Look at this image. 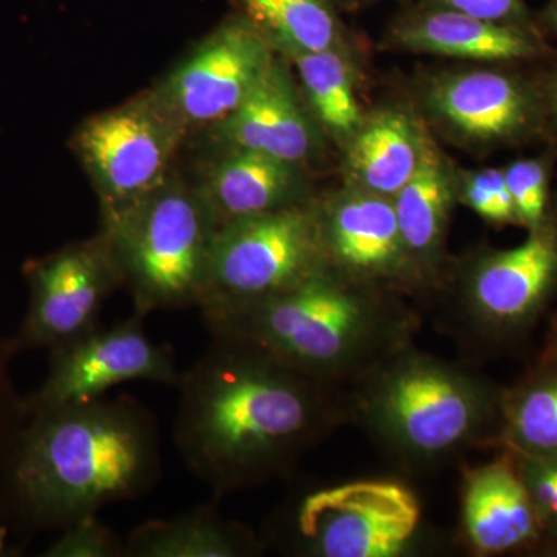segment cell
I'll return each instance as SVG.
<instances>
[{
	"instance_id": "1",
	"label": "cell",
	"mask_w": 557,
	"mask_h": 557,
	"mask_svg": "<svg viewBox=\"0 0 557 557\" xmlns=\"http://www.w3.org/2000/svg\"><path fill=\"white\" fill-rule=\"evenodd\" d=\"M177 391L175 446L219 497L285 478L347 416L338 387L222 336Z\"/></svg>"
},
{
	"instance_id": "2",
	"label": "cell",
	"mask_w": 557,
	"mask_h": 557,
	"mask_svg": "<svg viewBox=\"0 0 557 557\" xmlns=\"http://www.w3.org/2000/svg\"><path fill=\"white\" fill-rule=\"evenodd\" d=\"M161 478L159 423L137 398L35 410L0 443V519L24 536L61 531Z\"/></svg>"
},
{
	"instance_id": "3",
	"label": "cell",
	"mask_w": 557,
	"mask_h": 557,
	"mask_svg": "<svg viewBox=\"0 0 557 557\" xmlns=\"http://www.w3.org/2000/svg\"><path fill=\"white\" fill-rule=\"evenodd\" d=\"M388 292L327 269L282 295L203 321L211 336L242 341L339 387L412 346L416 314Z\"/></svg>"
},
{
	"instance_id": "4",
	"label": "cell",
	"mask_w": 557,
	"mask_h": 557,
	"mask_svg": "<svg viewBox=\"0 0 557 557\" xmlns=\"http://www.w3.org/2000/svg\"><path fill=\"white\" fill-rule=\"evenodd\" d=\"M350 413L408 468H432L493 438L502 395L493 384L413 346L354 384Z\"/></svg>"
},
{
	"instance_id": "5",
	"label": "cell",
	"mask_w": 557,
	"mask_h": 557,
	"mask_svg": "<svg viewBox=\"0 0 557 557\" xmlns=\"http://www.w3.org/2000/svg\"><path fill=\"white\" fill-rule=\"evenodd\" d=\"M218 228L199 188L170 177L100 230L115 249L135 313L199 309Z\"/></svg>"
},
{
	"instance_id": "6",
	"label": "cell",
	"mask_w": 557,
	"mask_h": 557,
	"mask_svg": "<svg viewBox=\"0 0 557 557\" xmlns=\"http://www.w3.org/2000/svg\"><path fill=\"white\" fill-rule=\"evenodd\" d=\"M327 269L318 201L233 220L212 240L201 317L282 295Z\"/></svg>"
},
{
	"instance_id": "7",
	"label": "cell",
	"mask_w": 557,
	"mask_h": 557,
	"mask_svg": "<svg viewBox=\"0 0 557 557\" xmlns=\"http://www.w3.org/2000/svg\"><path fill=\"white\" fill-rule=\"evenodd\" d=\"M186 131L153 90L81 124L72 145L100 199L101 228L171 177Z\"/></svg>"
},
{
	"instance_id": "8",
	"label": "cell",
	"mask_w": 557,
	"mask_h": 557,
	"mask_svg": "<svg viewBox=\"0 0 557 557\" xmlns=\"http://www.w3.org/2000/svg\"><path fill=\"white\" fill-rule=\"evenodd\" d=\"M421 525L416 494L391 480L319 487L299 498L288 520L293 552L314 557H397Z\"/></svg>"
},
{
	"instance_id": "9",
	"label": "cell",
	"mask_w": 557,
	"mask_h": 557,
	"mask_svg": "<svg viewBox=\"0 0 557 557\" xmlns=\"http://www.w3.org/2000/svg\"><path fill=\"white\" fill-rule=\"evenodd\" d=\"M28 309L11 336L14 355L53 350L100 325L110 296L124 287L108 234L73 242L24 263Z\"/></svg>"
},
{
	"instance_id": "10",
	"label": "cell",
	"mask_w": 557,
	"mask_h": 557,
	"mask_svg": "<svg viewBox=\"0 0 557 557\" xmlns=\"http://www.w3.org/2000/svg\"><path fill=\"white\" fill-rule=\"evenodd\" d=\"M146 318L132 313L112 327L98 325L86 335L49 351V372L25 397L27 413L106 397L110 388L148 381L177 391L183 372L170 347L145 329Z\"/></svg>"
},
{
	"instance_id": "11",
	"label": "cell",
	"mask_w": 557,
	"mask_h": 557,
	"mask_svg": "<svg viewBox=\"0 0 557 557\" xmlns=\"http://www.w3.org/2000/svg\"><path fill=\"white\" fill-rule=\"evenodd\" d=\"M424 109L461 145L505 148L547 135L539 81L500 69H472L432 76L423 90Z\"/></svg>"
},
{
	"instance_id": "12",
	"label": "cell",
	"mask_w": 557,
	"mask_h": 557,
	"mask_svg": "<svg viewBox=\"0 0 557 557\" xmlns=\"http://www.w3.org/2000/svg\"><path fill=\"white\" fill-rule=\"evenodd\" d=\"M273 61L269 42L236 14L201 40L153 91L186 129L218 126L247 100Z\"/></svg>"
},
{
	"instance_id": "13",
	"label": "cell",
	"mask_w": 557,
	"mask_h": 557,
	"mask_svg": "<svg viewBox=\"0 0 557 557\" xmlns=\"http://www.w3.org/2000/svg\"><path fill=\"white\" fill-rule=\"evenodd\" d=\"M557 288V222L545 220L518 247L485 252L460 287L461 317L482 333L508 332L533 321Z\"/></svg>"
},
{
	"instance_id": "14",
	"label": "cell",
	"mask_w": 557,
	"mask_h": 557,
	"mask_svg": "<svg viewBox=\"0 0 557 557\" xmlns=\"http://www.w3.org/2000/svg\"><path fill=\"white\" fill-rule=\"evenodd\" d=\"M318 205L330 269L388 289L420 282L392 199L346 186Z\"/></svg>"
},
{
	"instance_id": "15",
	"label": "cell",
	"mask_w": 557,
	"mask_h": 557,
	"mask_svg": "<svg viewBox=\"0 0 557 557\" xmlns=\"http://www.w3.org/2000/svg\"><path fill=\"white\" fill-rule=\"evenodd\" d=\"M215 127L226 149H245L302 166L318 152L317 121L288 70L276 60L236 112Z\"/></svg>"
},
{
	"instance_id": "16",
	"label": "cell",
	"mask_w": 557,
	"mask_h": 557,
	"mask_svg": "<svg viewBox=\"0 0 557 557\" xmlns=\"http://www.w3.org/2000/svg\"><path fill=\"white\" fill-rule=\"evenodd\" d=\"M391 42L412 53L478 62L539 60L548 53L537 28L478 20L431 5L392 28Z\"/></svg>"
},
{
	"instance_id": "17",
	"label": "cell",
	"mask_w": 557,
	"mask_h": 557,
	"mask_svg": "<svg viewBox=\"0 0 557 557\" xmlns=\"http://www.w3.org/2000/svg\"><path fill=\"white\" fill-rule=\"evenodd\" d=\"M465 536L483 556L504 555L541 534L544 522L518 461L502 457L469 469L461 496Z\"/></svg>"
},
{
	"instance_id": "18",
	"label": "cell",
	"mask_w": 557,
	"mask_h": 557,
	"mask_svg": "<svg viewBox=\"0 0 557 557\" xmlns=\"http://www.w3.org/2000/svg\"><path fill=\"white\" fill-rule=\"evenodd\" d=\"M197 188L219 226L313 201L302 166L245 149H226Z\"/></svg>"
},
{
	"instance_id": "19",
	"label": "cell",
	"mask_w": 557,
	"mask_h": 557,
	"mask_svg": "<svg viewBox=\"0 0 557 557\" xmlns=\"http://www.w3.org/2000/svg\"><path fill=\"white\" fill-rule=\"evenodd\" d=\"M431 135L405 108H383L366 115L346 145L347 188L394 199L412 178Z\"/></svg>"
},
{
	"instance_id": "20",
	"label": "cell",
	"mask_w": 557,
	"mask_h": 557,
	"mask_svg": "<svg viewBox=\"0 0 557 557\" xmlns=\"http://www.w3.org/2000/svg\"><path fill=\"white\" fill-rule=\"evenodd\" d=\"M457 197V174L434 139H429L420 166L394 201L399 231L420 282L437 273L450 211Z\"/></svg>"
},
{
	"instance_id": "21",
	"label": "cell",
	"mask_w": 557,
	"mask_h": 557,
	"mask_svg": "<svg viewBox=\"0 0 557 557\" xmlns=\"http://www.w3.org/2000/svg\"><path fill=\"white\" fill-rule=\"evenodd\" d=\"M127 557H247L263 552L247 525L201 505L172 519L149 520L131 531Z\"/></svg>"
},
{
	"instance_id": "22",
	"label": "cell",
	"mask_w": 557,
	"mask_h": 557,
	"mask_svg": "<svg viewBox=\"0 0 557 557\" xmlns=\"http://www.w3.org/2000/svg\"><path fill=\"white\" fill-rule=\"evenodd\" d=\"M276 53L289 60L343 46L333 0H231Z\"/></svg>"
},
{
	"instance_id": "23",
	"label": "cell",
	"mask_w": 557,
	"mask_h": 557,
	"mask_svg": "<svg viewBox=\"0 0 557 557\" xmlns=\"http://www.w3.org/2000/svg\"><path fill=\"white\" fill-rule=\"evenodd\" d=\"M299 72L302 100L322 131L346 146L364 121L357 97V67L346 47L292 60Z\"/></svg>"
},
{
	"instance_id": "24",
	"label": "cell",
	"mask_w": 557,
	"mask_h": 557,
	"mask_svg": "<svg viewBox=\"0 0 557 557\" xmlns=\"http://www.w3.org/2000/svg\"><path fill=\"white\" fill-rule=\"evenodd\" d=\"M497 438L519 458H557V370L502 397Z\"/></svg>"
},
{
	"instance_id": "25",
	"label": "cell",
	"mask_w": 557,
	"mask_h": 557,
	"mask_svg": "<svg viewBox=\"0 0 557 557\" xmlns=\"http://www.w3.org/2000/svg\"><path fill=\"white\" fill-rule=\"evenodd\" d=\"M549 163L545 157L511 161L504 170L519 226L537 228L549 218Z\"/></svg>"
},
{
	"instance_id": "26",
	"label": "cell",
	"mask_w": 557,
	"mask_h": 557,
	"mask_svg": "<svg viewBox=\"0 0 557 557\" xmlns=\"http://www.w3.org/2000/svg\"><path fill=\"white\" fill-rule=\"evenodd\" d=\"M457 197L493 225H519L504 170H479L457 174Z\"/></svg>"
},
{
	"instance_id": "27",
	"label": "cell",
	"mask_w": 557,
	"mask_h": 557,
	"mask_svg": "<svg viewBox=\"0 0 557 557\" xmlns=\"http://www.w3.org/2000/svg\"><path fill=\"white\" fill-rule=\"evenodd\" d=\"M40 556L127 557V544L126 539L94 515L62 528L60 536Z\"/></svg>"
},
{
	"instance_id": "28",
	"label": "cell",
	"mask_w": 557,
	"mask_h": 557,
	"mask_svg": "<svg viewBox=\"0 0 557 557\" xmlns=\"http://www.w3.org/2000/svg\"><path fill=\"white\" fill-rule=\"evenodd\" d=\"M518 467L542 522L557 525V458L518 457Z\"/></svg>"
},
{
	"instance_id": "29",
	"label": "cell",
	"mask_w": 557,
	"mask_h": 557,
	"mask_svg": "<svg viewBox=\"0 0 557 557\" xmlns=\"http://www.w3.org/2000/svg\"><path fill=\"white\" fill-rule=\"evenodd\" d=\"M431 5L458 11L478 20L537 28L528 13L525 0H431Z\"/></svg>"
},
{
	"instance_id": "30",
	"label": "cell",
	"mask_w": 557,
	"mask_h": 557,
	"mask_svg": "<svg viewBox=\"0 0 557 557\" xmlns=\"http://www.w3.org/2000/svg\"><path fill=\"white\" fill-rule=\"evenodd\" d=\"M16 357L9 338H0V443L20 426L27 417L25 397H22L11 379V359Z\"/></svg>"
},
{
	"instance_id": "31",
	"label": "cell",
	"mask_w": 557,
	"mask_h": 557,
	"mask_svg": "<svg viewBox=\"0 0 557 557\" xmlns=\"http://www.w3.org/2000/svg\"><path fill=\"white\" fill-rule=\"evenodd\" d=\"M541 83L542 95H544L545 121H547V135L557 139V65Z\"/></svg>"
},
{
	"instance_id": "32",
	"label": "cell",
	"mask_w": 557,
	"mask_h": 557,
	"mask_svg": "<svg viewBox=\"0 0 557 557\" xmlns=\"http://www.w3.org/2000/svg\"><path fill=\"white\" fill-rule=\"evenodd\" d=\"M13 531L11 528L0 519V557H14L22 555V548L20 544H14Z\"/></svg>"
},
{
	"instance_id": "33",
	"label": "cell",
	"mask_w": 557,
	"mask_h": 557,
	"mask_svg": "<svg viewBox=\"0 0 557 557\" xmlns=\"http://www.w3.org/2000/svg\"><path fill=\"white\" fill-rule=\"evenodd\" d=\"M541 24L557 38V0H549L548 5L542 11Z\"/></svg>"
}]
</instances>
